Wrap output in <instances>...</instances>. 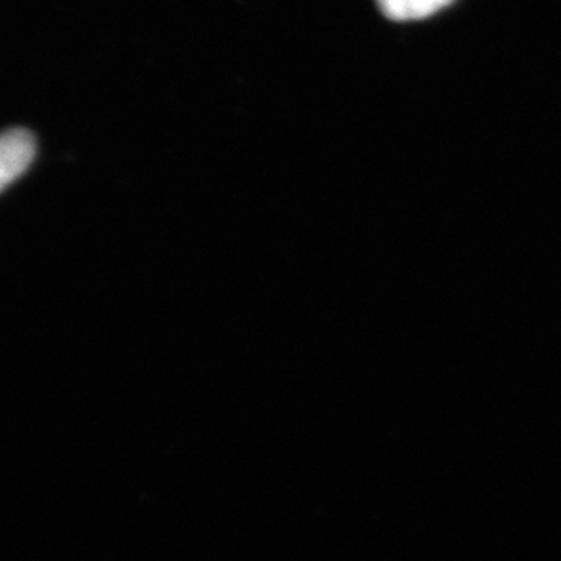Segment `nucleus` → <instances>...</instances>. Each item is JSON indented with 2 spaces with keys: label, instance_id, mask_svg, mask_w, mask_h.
Wrapping results in <instances>:
<instances>
[{
  "label": "nucleus",
  "instance_id": "f257e3e1",
  "mask_svg": "<svg viewBox=\"0 0 561 561\" xmlns=\"http://www.w3.org/2000/svg\"><path fill=\"white\" fill-rule=\"evenodd\" d=\"M36 154V142L25 128H11L0 140V184L5 190L31 168Z\"/></svg>",
  "mask_w": 561,
  "mask_h": 561
},
{
  "label": "nucleus",
  "instance_id": "f03ea898",
  "mask_svg": "<svg viewBox=\"0 0 561 561\" xmlns=\"http://www.w3.org/2000/svg\"><path fill=\"white\" fill-rule=\"evenodd\" d=\"M453 2L454 0H376L383 16L398 22L424 20Z\"/></svg>",
  "mask_w": 561,
  "mask_h": 561
}]
</instances>
